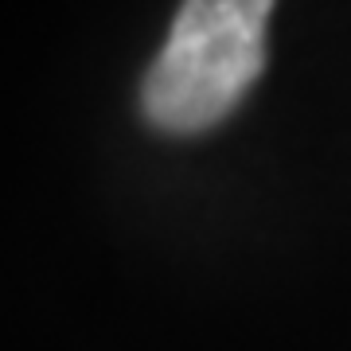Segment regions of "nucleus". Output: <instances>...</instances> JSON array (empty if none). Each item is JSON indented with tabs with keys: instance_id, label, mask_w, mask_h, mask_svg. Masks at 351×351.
Instances as JSON below:
<instances>
[{
	"instance_id": "nucleus-1",
	"label": "nucleus",
	"mask_w": 351,
	"mask_h": 351,
	"mask_svg": "<svg viewBox=\"0 0 351 351\" xmlns=\"http://www.w3.org/2000/svg\"><path fill=\"white\" fill-rule=\"evenodd\" d=\"M274 0H180L172 32L141 78V117L156 133L199 137L239 110L265 66Z\"/></svg>"
}]
</instances>
